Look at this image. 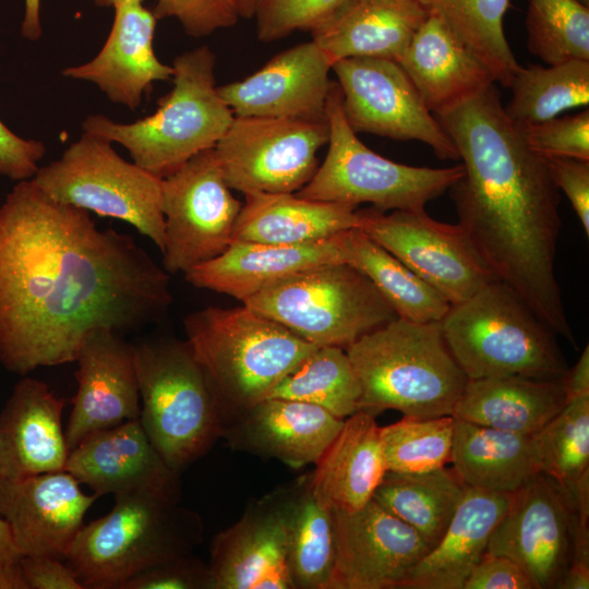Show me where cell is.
I'll return each instance as SVG.
<instances>
[{
	"label": "cell",
	"instance_id": "1",
	"mask_svg": "<svg viewBox=\"0 0 589 589\" xmlns=\"http://www.w3.org/2000/svg\"><path fill=\"white\" fill-rule=\"evenodd\" d=\"M170 274L133 237L99 229L32 179L0 204V363L19 375L75 361L96 328L121 335L164 321Z\"/></svg>",
	"mask_w": 589,
	"mask_h": 589
},
{
	"label": "cell",
	"instance_id": "2",
	"mask_svg": "<svg viewBox=\"0 0 589 589\" xmlns=\"http://www.w3.org/2000/svg\"><path fill=\"white\" fill-rule=\"evenodd\" d=\"M434 117L462 161L449 188L458 224L494 276L575 346L555 274L561 196L546 158L507 116L495 83Z\"/></svg>",
	"mask_w": 589,
	"mask_h": 589
},
{
	"label": "cell",
	"instance_id": "3",
	"mask_svg": "<svg viewBox=\"0 0 589 589\" xmlns=\"http://www.w3.org/2000/svg\"><path fill=\"white\" fill-rule=\"evenodd\" d=\"M183 325L215 397L223 432L316 347L244 303L204 308L190 313Z\"/></svg>",
	"mask_w": 589,
	"mask_h": 589
},
{
	"label": "cell",
	"instance_id": "4",
	"mask_svg": "<svg viewBox=\"0 0 589 589\" xmlns=\"http://www.w3.org/2000/svg\"><path fill=\"white\" fill-rule=\"evenodd\" d=\"M361 384L359 411L452 416L468 377L450 353L440 322L397 317L346 348Z\"/></svg>",
	"mask_w": 589,
	"mask_h": 589
},
{
	"label": "cell",
	"instance_id": "5",
	"mask_svg": "<svg viewBox=\"0 0 589 589\" xmlns=\"http://www.w3.org/2000/svg\"><path fill=\"white\" fill-rule=\"evenodd\" d=\"M215 64L208 46L182 52L171 64L172 89L153 115L131 123L92 115L83 121V132L120 144L133 163L166 178L196 154L213 148L235 118L217 91Z\"/></svg>",
	"mask_w": 589,
	"mask_h": 589
},
{
	"label": "cell",
	"instance_id": "6",
	"mask_svg": "<svg viewBox=\"0 0 589 589\" xmlns=\"http://www.w3.org/2000/svg\"><path fill=\"white\" fill-rule=\"evenodd\" d=\"M201 516L153 494L115 495L109 513L83 525L65 557L83 589H122L133 576L203 541Z\"/></svg>",
	"mask_w": 589,
	"mask_h": 589
},
{
	"label": "cell",
	"instance_id": "7",
	"mask_svg": "<svg viewBox=\"0 0 589 589\" xmlns=\"http://www.w3.org/2000/svg\"><path fill=\"white\" fill-rule=\"evenodd\" d=\"M440 325L468 380L504 375L561 380L568 370L556 335L500 279L450 305Z\"/></svg>",
	"mask_w": 589,
	"mask_h": 589
},
{
	"label": "cell",
	"instance_id": "8",
	"mask_svg": "<svg viewBox=\"0 0 589 589\" xmlns=\"http://www.w3.org/2000/svg\"><path fill=\"white\" fill-rule=\"evenodd\" d=\"M134 351L141 424L165 461L181 472L221 437L212 388L187 340H145Z\"/></svg>",
	"mask_w": 589,
	"mask_h": 589
},
{
	"label": "cell",
	"instance_id": "9",
	"mask_svg": "<svg viewBox=\"0 0 589 589\" xmlns=\"http://www.w3.org/2000/svg\"><path fill=\"white\" fill-rule=\"evenodd\" d=\"M329 128L326 156L297 195L358 206L370 203L382 212L422 211L464 175L462 165L414 167L387 159L365 146L348 124L341 92L333 82L326 104Z\"/></svg>",
	"mask_w": 589,
	"mask_h": 589
},
{
	"label": "cell",
	"instance_id": "10",
	"mask_svg": "<svg viewBox=\"0 0 589 589\" xmlns=\"http://www.w3.org/2000/svg\"><path fill=\"white\" fill-rule=\"evenodd\" d=\"M242 303L312 345L344 349L398 317L371 280L346 263L308 268Z\"/></svg>",
	"mask_w": 589,
	"mask_h": 589
},
{
	"label": "cell",
	"instance_id": "11",
	"mask_svg": "<svg viewBox=\"0 0 589 589\" xmlns=\"http://www.w3.org/2000/svg\"><path fill=\"white\" fill-rule=\"evenodd\" d=\"M32 180L60 203L130 224L164 251L163 179L127 161L111 142L83 132Z\"/></svg>",
	"mask_w": 589,
	"mask_h": 589
},
{
	"label": "cell",
	"instance_id": "12",
	"mask_svg": "<svg viewBox=\"0 0 589 589\" xmlns=\"http://www.w3.org/2000/svg\"><path fill=\"white\" fill-rule=\"evenodd\" d=\"M327 119L235 117L214 152L226 183L247 193H296L317 169Z\"/></svg>",
	"mask_w": 589,
	"mask_h": 589
},
{
	"label": "cell",
	"instance_id": "13",
	"mask_svg": "<svg viewBox=\"0 0 589 589\" xmlns=\"http://www.w3.org/2000/svg\"><path fill=\"white\" fill-rule=\"evenodd\" d=\"M241 206L225 181L214 147L163 178L164 269L185 274L221 254L232 242Z\"/></svg>",
	"mask_w": 589,
	"mask_h": 589
},
{
	"label": "cell",
	"instance_id": "14",
	"mask_svg": "<svg viewBox=\"0 0 589 589\" xmlns=\"http://www.w3.org/2000/svg\"><path fill=\"white\" fill-rule=\"evenodd\" d=\"M359 228L385 248L450 305L497 279L464 228L422 211L358 209Z\"/></svg>",
	"mask_w": 589,
	"mask_h": 589
},
{
	"label": "cell",
	"instance_id": "15",
	"mask_svg": "<svg viewBox=\"0 0 589 589\" xmlns=\"http://www.w3.org/2000/svg\"><path fill=\"white\" fill-rule=\"evenodd\" d=\"M332 71L341 92L344 116L356 133L417 140L429 145L441 159L459 160L454 142L398 62L346 58L334 62Z\"/></svg>",
	"mask_w": 589,
	"mask_h": 589
},
{
	"label": "cell",
	"instance_id": "16",
	"mask_svg": "<svg viewBox=\"0 0 589 589\" xmlns=\"http://www.w3.org/2000/svg\"><path fill=\"white\" fill-rule=\"evenodd\" d=\"M576 520L572 492L539 472L510 493L508 508L491 534L486 553L513 560L534 589L556 588L573 561Z\"/></svg>",
	"mask_w": 589,
	"mask_h": 589
},
{
	"label": "cell",
	"instance_id": "17",
	"mask_svg": "<svg viewBox=\"0 0 589 589\" xmlns=\"http://www.w3.org/2000/svg\"><path fill=\"white\" fill-rule=\"evenodd\" d=\"M334 527L328 589H398L430 550L413 528L374 500L354 512L334 510Z\"/></svg>",
	"mask_w": 589,
	"mask_h": 589
},
{
	"label": "cell",
	"instance_id": "18",
	"mask_svg": "<svg viewBox=\"0 0 589 589\" xmlns=\"http://www.w3.org/2000/svg\"><path fill=\"white\" fill-rule=\"evenodd\" d=\"M75 361L77 390L64 436L69 452L88 435L140 418L134 345L106 328L88 332Z\"/></svg>",
	"mask_w": 589,
	"mask_h": 589
},
{
	"label": "cell",
	"instance_id": "19",
	"mask_svg": "<svg viewBox=\"0 0 589 589\" xmlns=\"http://www.w3.org/2000/svg\"><path fill=\"white\" fill-rule=\"evenodd\" d=\"M96 498L67 470L0 477V514L22 556L64 561Z\"/></svg>",
	"mask_w": 589,
	"mask_h": 589
},
{
	"label": "cell",
	"instance_id": "20",
	"mask_svg": "<svg viewBox=\"0 0 589 589\" xmlns=\"http://www.w3.org/2000/svg\"><path fill=\"white\" fill-rule=\"evenodd\" d=\"M97 497L153 494L180 503V472L147 437L140 418L97 431L69 453L65 469Z\"/></svg>",
	"mask_w": 589,
	"mask_h": 589
},
{
	"label": "cell",
	"instance_id": "21",
	"mask_svg": "<svg viewBox=\"0 0 589 589\" xmlns=\"http://www.w3.org/2000/svg\"><path fill=\"white\" fill-rule=\"evenodd\" d=\"M332 65L310 40L277 53L256 72L217 91L235 117L326 119Z\"/></svg>",
	"mask_w": 589,
	"mask_h": 589
},
{
	"label": "cell",
	"instance_id": "22",
	"mask_svg": "<svg viewBox=\"0 0 589 589\" xmlns=\"http://www.w3.org/2000/svg\"><path fill=\"white\" fill-rule=\"evenodd\" d=\"M208 567L212 589H294L286 530L271 493L213 538Z\"/></svg>",
	"mask_w": 589,
	"mask_h": 589
},
{
	"label": "cell",
	"instance_id": "23",
	"mask_svg": "<svg viewBox=\"0 0 589 589\" xmlns=\"http://www.w3.org/2000/svg\"><path fill=\"white\" fill-rule=\"evenodd\" d=\"M143 0H128L115 9L109 35L88 62L62 71L67 77L95 84L110 101L131 110L157 81L171 80L172 65L163 63L154 50L157 19Z\"/></svg>",
	"mask_w": 589,
	"mask_h": 589
},
{
	"label": "cell",
	"instance_id": "24",
	"mask_svg": "<svg viewBox=\"0 0 589 589\" xmlns=\"http://www.w3.org/2000/svg\"><path fill=\"white\" fill-rule=\"evenodd\" d=\"M64 400L43 381L21 378L0 412V477L22 479L65 469Z\"/></svg>",
	"mask_w": 589,
	"mask_h": 589
},
{
	"label": "cell",
	"instance_id": "25",
	"mask_svg": "<svg viewBox=\"0 0 589 589\" xmlns=\"http://www.w3.org/2000/svg\"><path fill=\"white\" fill-rule=\"evenodd\" d=\"M344 421L312 404L265 398L226 428L221 437L235 450L298 469L316 464Z\"/></svg>",
	"mask_w": 589,
	"mask_h": 589
},
{
	"label": "cell",
	"instance_id": "26",
	"mask_svg": "<svg viewBox=\"0 0 589 589\" xmlns=\"http://www.w3.org/2000/svg\"><path fill=\"white\" fill-rule=\"evenodd\" d=\"M398 63L434 116L496 83L491 72L435 14H428Z\"/></svg>",
	"mask_w": 589,
	"mask_h": 589
},
{
	"label": "cell",
	"instance_id": "27",
	"mask_svg": "<svg viewBox=\"0 0 589 589\" xmlns=\"http://www.w3.org/2000/svg\"><path fill=\"white\" fill-rule=\"evenodd\" d=\"M328 263H342L339 233L300 245L232 241L221 254L190 269L184 277L196 288L244 302L297 273Z\"/></svg>",
	"mask_w": 589,
	"mask_h": 589
},
{
	"label": "cell",
	"instance_id": "28",
	"mask_svg": "<svg viewBox=\"0 0 589 589\" xmlns=\"http://www.w3.org/2000/svg\"><path fill=\"white\" fill-rule=\"evenodd\" d=\"M510 493L464 484L441 540L408 572L398 589H462L486 553L491 534L509 505Z\"/></svg>",
	"mask_w": 589,
	"mask_h": 589
},
{
	"label": "cell",
	"instance_id": "29",
	"mask_svg": "<svg viewBox=\"0 0 589 589\" xmlns=\"http://www.w3.org/2000/svg\"><path fill=\"white\" fill-rule=\"evenodd\" d=\"M426 15L416 0H348L311 35L332 63L356 57L398 62Z\"/></svg>",
	"mask_w": 589,
	"mask_h": 589
},
{
	"label": "cell",
	"instance_id": "30",
	"mask_svg": "<svg viewBox=\"0 0 589 589\" xmlns=\"http://www.w3.org/2000/svg\"><path fill=\"white\" fill-rule=\"evenodd\" d=\"M232 241L300 245L359 228L357 206L310 200L296 193H247Z\"/></svg>",
	"mask_w": 589,
	"mask_h": 589
},
{
	"label": "cell",
	"instance_id": "31",
	"mask_svg": "<svg viewBox=\"0 0 589 589\" xmlns=\"http://www.w3.org/2000/svg\"><path fill=\"white\" fill-rule=\"evenodd\" d=\"M568 402L561 380L521 375L468 380L452 416L518 434L540 432Z\"/></svg>",
	"mask_w": 589,
	"mask_h": 589
},
{
	"label": "cell",
	"instance_id": "32",
	"mask_svg": "<svg viewBox=\"0 0 589 589\" xmlns=\"http://www.w3.org/2000/svg\"><path fill=\"white\" fill-rule=\"evenodd\" d=\"M387 469L374 416L358 411L342 428L311 472L316 495L334 510L354 512L373 497Z\"/></svg>",
	"mask_w": 589,
	"mask_h": 589
},
{
	"label": "cell",
	"instance_id": "33",
	"mask_svg": "<svg viewBox=\"0 0 589 589\" xmlns=\"http://www.w3.org/2000/svg\"><path fill=\"white\" fill-rule=\"evenodd\" d=\"M455 419V418H454ZM453 471L465 485L513 493L541 472L536 434H518L455 419Z\"/></svg>",
	"mask_w": 589,
	"mask_h": 589
},
{
	"label": "cell",
	"instance_id": "34",
	"mask_svg": "<svg viewBox=\"0 0 589 589\" xmlns=\"http://www.w3.org/2000/svg\"><path fill=\"white\" fill-rule=\"evenodd\" d=\"M271 495L284 521L294 589H328L335 561L334 510L314 492L311 473Z\"/></svg>",
	"mask_w": 589,
	"mask_h": 589
},
{
	"label": "cell",
	"instance_id": "35",
	"mask_svg": "<svg viewBox=\"0 0 589 589\" xmlns=\"http://www.w3.org/2000/svg\"><path fill=\"white\" fill-rule=\"evenodd\" d=\"M341 262L364 276L392 305L398 317L440 322L450 304L398 259L360 228L339 233Z\"/></svg>",
	"mask_w": 589,
	"mask_h": 589
},
{
	"label": "cell",
	"instance_id": "36",
	"mask_svg": "<svg viewBox=\"0 0 589 589\" xmlns=\"http://www.w3.org/2000/svg\"><path fill=\"white\" fill-rule=\"evenodd\" d=\"M464 492L445 467L424 472L386 471L372 500L413 528L430 550L444 534Z\"/></svg>",
	"mask_w": 589,
	"mask_h": 589
},
{
	"label": "cell",
	"instance_id": "37",
	"mask_svg": "<svg viewBox=\"0 0 589 589\" xmlns=\"http://www.w3.org/2000/svg\"><path fill=\"white\" fill-rule=\"evenodd\" d=\"M509 88L512 98L504 107L519 125L539 123L561 112L589 104V60L570 59L543 67H519Z\"/></svg>",
	"mask_w": 589,
	"mask_h": 589
},
{
	"label": "cell",
	"instance_id": "38",
	"mask_svg": "<svg viewBox=\"0 0 589 589\" xmlns=\"http://www.w3.org/2000/svg\"><path fill=\"white\" fill-rule=\"evenodd\" d=\"M361 394L360 381L346 349L316 346L266 398L312 404L346 419L359 411Z\"/></svg>",
	"mask_w": 589,
	"mask_h": 589
},
{
	"label": "cell",
	"instance_id": "39",
	"mask_svg": "<svg viewBox=\"0 0 589 589\" xmlns=\"http://www.w3.org/2000/svg\"><path fill=\"white\" fill-rule=\"evenodd\" d=\"M428 13L440 16L480 59L496 83L509 87L520 64L504 33L509 0H416Z\"/></svg>",
	"mask_w": 589,
	"mask_h": 589
},
{
	"label": "cell",
	"instance_id": "40",
	"mask_svg": "<svg viewBox=\"0 0 589 589\" xmlns=\"http://www.w3.org/2000/svg\"><path fill=\"white\" fill-rule=\"evenodd\" d=\"M541 472L574 493L589 481V394L570 398L538 433Z\"/></svg>",
	"mask_w": 589,
	"mask_h": 589
},
{
	"label": "cell",
	"instance_id": "41",
	"mask_svg": "<svg viewBox=\"0 0 589 589\" xmlns=\"http://www.w3.org/2000/svg\"><path fill=\"white\" fill-rule=\"evenodd\" d=\"M527 46L543 62L589 60V5L579 0H529Z\"/></svg>",
	"mask_w": 589,
	"mask_h": 589
},
{
	"label": "cell",
	"instance_id": "42",
	"mask_svg": "<svg viewBox=\"0 0 589 589\" xmlns=\"http://www.w3.org/2000/svg\"><path fill=\"white\" fill-rule=\"evenodd\" d=\"M453 416L418 418L404 416L380 428L387 471L424 472L450 461L454 438Z\"/></svg>",
	"mask_w": 589,
	"mask_h": 589
},
{
	"label": "cell",
	"instance_id": "43",
	"mask_svg": "<svg viewBox=\"0 0 589 589\" xmlns=\"http://www.w3.org/2000/svg\"><path fill=\"white\" fill-rule=\"evenodd\" d=\"M348 0H257L254 15L257 38L279 40L297 31H313Z\"/></svg>",
	"mask_w": 589,
	"mask_h": 589
},
{
	"label": "cell",
	"instance_id": "44",
	"mask_svg": "<svg viewBox=\"0 0 589 589\" xmlns=\"http://www.w3.org/2000/svg\"><path fill=\"white\" fill-rule=\"evenodd\" d=\"M529 147L543 157L589 160V110L520 125Z\"/></svg>",
	"mask_w": 589,
	"mask_h": 589
},
{
	"label": "cell",
	"instance_id": "45",
	"mask_svg": "<svg viewBox=\"0 0 589 589\" xmlns=\"http://www.w3.org/2000/svg\"><path fill=\"white\" fill-rule=\"evenodd\" d=\"M155 17H175L193 37L207 36L235 25L240 17L239 0H157Z\"/></svg>",
	"mask_w": 589,
	"mask_h": 589
},
{
	"label": "cell",
	"instance_id": "46",
	"mask_svg": "<svg viewBox=\"0 0 589 589\" xmlns=\"http://www.w3.org/2000/svg\"><path fill=\"white\" fill-rule=\"evenodd\" d=\"M122 589H212V578L208 564L189 553L139 573Z\"/></svg>",
	"mask_w": 589,
	"mask_h": 589
},
{
	"label": "cell",
	"instance_id": "47",
	"mask_svg": "<svg viewBox=\"0 0 589 589\" xmlns=\"http://www.w3.org/2000/svg\"><path fill=\"white\" fill-rule=\"evenodd\" d=\"M552 179L568 197L585 235L589 236V160L545 157Z\"/></svg>",
	"mask_w": 589,
	"mask_h": 589
},
{
	"label": "cell",
	"instance_id": "48",
	"mask_svg": "<svg viewBox=\"0 0 589 589\" xmlns=\"http://www.w3.org/2000/svg\"><path fill=\"white\" fill-rule=\"evenodd\" d=\"M45 153L43 142L19 136L0 119V176L17 182L32 179Z\"/></svg>",
	"mask_w": 589,
	"mask_h": 589
},
{
	"label": "cell",
	"instance_id": "49",
	"mask_svg": "<svg viewBox=\"0 0 589 589\" xmlns=\"http://www.w3.org/2000/svg\"><path fill=\"white\" fill-rule=\"evenodd\" d=\"M462 589H534L530 578L513 560L485 553L471 570Z\"/></svg>",
	"mask_w": 589,
	"mask_h": 589
},
{
	"label": "cell",
	"instance_id": "50",
	"mask_svg": "<svg viewBox=\"0 0 589 589\" xmlns=\"http://www.w3.org/2000/svg\"><path fill=\"white\" fill-rule=\"evenodd\" d=\"M21 575L25 589H83L62 560L22 556Z\"/></svg>",
	"mask_w": 589,
	"mask_h": 589
},
{
	"label": "cell",
	"instance_id": "51",
	"mask_svg": "<svg viewBox=\"0 0 589 589\" xmlns=\"http://www.w3.org/2000/svg\"><path fill=\"white\" fill-rule=\"evenodd\" d=\"M22 554L11 528L0 514V589H25L21 575Z\"/></svg>",
	"mask_w": 589,
	"mask_h": 589
},
{
	"label": "cell",
	"instance_id": "52",
	"mask_svg": "<svg viewBox=\"0 0 589 589\" xmlns=\"http://www.w3.org/2000/svg\"><path fill=\"white\" fill-rule=\"evenodd\" d=\"M568 400L589 394V347L586 346L576 364L564 376Z\"/></svg>",
	"mask_w": 589,
	"mask_h": 589
},
{
	"label": "cell",
	"instance_id": "53",
	"mask_svg": "<svg viewBox=\"0 0 589 589\" xmlns=\"http://www.w3.org/2000/svg\"><path fill=\"white\" fill-rule=\"evenodd\" d=\"M40 0H25L21 34L24 38L36 41L41 37Z\"/></svg>",
	"mask_w": 589,
	"mask_h": 589
},
{
	"label": "cell",
	"instance_id": "54",
	"mask_svg": "<svg viewBox=\"0 0 589 589\" xmlns=\"http://www.w3.org/2000/svg\"><path fill=\"white\" fill-rule=\"evenodd\" d=\"M257 0H239V11L242 17H253Z\"/></svg>",
	"mask_w": 589,
	"mask_h": 589
},
{
	"label": "cell",
	"instance_id": "55",
	"mask_svg": "<svg viewBox=\"0 0 589 589\" xmlns=\"http://www.w3.org/2000/svg\"><path fill=\"white\" fill-rule=\"evenodd\" d=\"M124 1H128V0H94L95 4L101 8H108V7L115 8L116 5Z\"/></svg>",
	"mask_w": 589,
	"mask_h": 589
},
{
	"label": "cell",
	"instance_id": "56",
	"mask_svg": "<svg viewBox=\"0 0 589 589\" xmlns=\"http://www.w3.org/2000/svg\"><path fill=\"white\" fill-rule=\"evenodd\" d=\"M579 1H581L586 5H589V0H579Z\"/></svg>",
	"mask_w": 589,
	"mask_h": 589
}]
</instances>
